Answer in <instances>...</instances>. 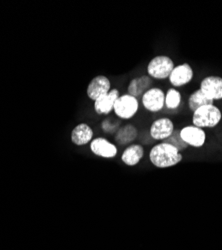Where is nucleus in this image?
I'll use <instances>...</instances> for the list:
<instances>
[{"label":"nucleus","instance_id":"1","mask_svg":"<svg viewBox=\"0 0 222 250\" xmlns=\"http://www.w3.org/2000/svg\"><path fill=\"white\" fill-rule=\"evenodd\" d=\"M183 159L176 148L165 142H160L151 148L149 160L157 168H169L180 163Z\"/></svg>","mask_w":222,"mask_h":250},{"label":"nucleus","instance_id":"2","mask_svg":"<svg viewBox=\"0 0 222 250\" xmlns=\"http://www.w3.org/2000/svg\"><path fill=\"white\" fill-rule=\"evenodd\" d=\"M222 119V113L218 107L213 105H206L193 112V125L199 128H213L219 124Z\"/></svg>","mask_w":222,"mask_h":250},{"label":"nucleus","instance_id":"3","mask_svg":"<svg viewBox=\"0 0 222 250\" xmlns=\"http://www.w3.org/2000/svg\"><path fill=\"white\" fill-rule=\"evenodd\" d=\"M175 65L173 60L166 55H158L153 57L147 65L148 76L154 79L169 78Z\"/></svg>","mask_w":222,"mask_h":250},{"label":"nucleus","instance_id":"4","mask_svg":"<svg viewBox=\"0 0 222 250\" xmlns=\"http://www.w3.org/2000/svg\"><path fill=\"white\" fill-rule=\"evenodd\" d=\"M139 108V103L137 98L129 95L123 94L119 96L114 104L113 111L115 112L116 116L120 119H131L135 116Z\"/></svg>","mask_w":222,"mask_h":250},{"label":"nucleus","instance_id":"5","mask_svg":"<svg viewBox=\"0 0 222 250\" xmlns=\"http://www.w3.org/2000/svg\"><path fill=\"white\" fill-rule=\"evenodd\" d=\"M143 107L150 112H158L162 110L165 104V93L162 89L152 87L141 97Z\"/></svg>","mask_w":222,"mask_h":250},{"label":"nucleus","instance_id":"6","mask_svg":"<svg viewBox=\"0 0 222 250\" xmlns=\"http://www.w3.org/2000/svg\"><path fill=\"white\" fill-rule=\"evenodd\" d=\"M180 135L188 146L194 148L202 147L206 141L205 131L202 128L194 126V125H188V126L180 129Z\"/></svg>","mask_w":222,"mask_h":250},{"label":"nucleus","instance_id":"7","mask_svg":"<svg viewBox=\"0 0 222 250\" xmlns=\"http://www.w3.org/2000/svg\"><path fill=\"white\" fill-rule=\"evenodd\" d=\"M174 131V124L167 117L155 120L150 126L149 135L153 140L163 141L168 138Z\"/></svg>","mask_w":222,"mask_h":250},{"label":"nucleus","instance_id":"8","mask_svg":"<svg viewBox=\"0 0 222 250\" xmlns=\"http://www.w3.org/2000/svg\"><path fill=\"white\" fill-rule=\"evenodd\" d=\"M90 150L94 155L106 159L114 158L118 152L116 145L103 137L92 139L90 142Z\"/></svg>","mask_w":222,"mask_h":250},{"label":"nucleus","instance_id":"9","mask_svg":"<svg viewBox=\"0 0 222 250\" xmlns=\"http://www.w3.org/2000/svg\"><path fill=\"white\" fill-rule=\"evenodd\" d=\"M111 90V82L110 80L104 75H98L95 76L87 86V96L95 101L99 97L103 96L104 94L108 93Z\"/></svg>","mask_w":222,"mask_h":250},{"label":"nucleus","instance_id":"10","mask_svg":"<svg viewBox=\"0 0 222 250\" xmlns=\"http://www.w3.org/2000/svg\"><path fill=\"white\" fill-rule=\"evenodd\" d=\"M200 90L213 101L222 99V77L216 75L205 77L200 83Z\"/></svg>","mask_w":222,"mask_h":250},{"label":"nucleus","instance_id":"11","mask_svg":"<svg viewBox=\"0 0 222 250\" xmlns=\"http://www.w3.org/2000/svg\"><path fill=\"white\" fill-rule=\"evenodd\" d=\"M193 76L194 72L191 65L188 63H182L174 67L168 79L174 87H182L188 84L193 79Z\"/></svg>","mask_w":222,"mask_h":250},{"label":"nucleus","instance_id":"12","mask_svg":"<svg viewBox=\"0 0 222 250\" xmlns=\"http://www.w3.org/2000/svg\"><path fill=\"white\" fill-rule=\"evenodd\" d=\"M119 91L116 88L111 89L108 93L99 97L94 101V111L99 115L109 114L113 108L116 100L119 98Z\"/></svg>","mask_w":222,"mask_h":250},{"label":"nucleus","instance_id":"13","mask_svg":"<svg viewBox=\"0 0 222 250\" xmlns=\"http://www.w3.org/2000/svg\"><path fill=\"white\" fill-rule=\"evenodd\" d=\"M152 78L148 75H141L139 77H135L129 82L127 87V94L135 98L142 97L145 92L152 88Z\"/></svg>","mask_w":222,"mask_h":250},{"label":"nucleus","instance_id":"14","mask_svg":"<svg viewBox=\"0 0 222 250\" xmlns=\"http://www.w3.org/2000/svg\"><path fill=\"white\" fill-rule=\"evenodd\" d=\"M71 142L77 146H83L92 141L93 130L86 123H79L71 131Z\"/></svg>","mask_w":222,"mask_h":250},{"label":"nucleus","instance_id":"15","mask_svg":"<svg viewBox=\"0 0 222 250\" xmlns=\"http://www.w3.org/2000/svg\"><path fill=\"white\" fill-rule=\"evenodd\" d=\"M144 157V148L142 145L140 144H131L124 149V151L121 154V160L122 162L133 167V166L137 165L141 159Z\"/></svg>","mask_w":222,"mask_h":250},{"label":"nucleus","instance_id":"16","mask_svg":"<svg viewBox=\"0 0 222 250\" xmlns=\"http://www.w3.org/2000/svg\"><path fill=\"white\" fill-rule=\"evenodd\" d=\"M137 128L132 124H127L122 127H120L116 131V133L114 134V139L119 145H121V146H124V145L130 144L132 141H134L137 138Z\"/></svg>","mask_w":222,"mask_h":250},{"label":"nucleus","instance_id":"17","mask_svg":"<svg viewBox=\"0 0 222 250\" xmlns=\"http://www.w3.org/2000/svg\"><path fill=\"white\" fill-rule=\"evenodd\" d=\"M213 104L214 101L208 98L200 89L195 90L188 98V107L192 112L206 105H213Z\"/></svg>","mask_w":222,"mask_h":250},{"label":"nucleus","instance_id":"18","mask_svg":"<svg viewBox=\"0 0 222 250\" xmlns=\"http://www.w3.org/2000/svg\"><path fill=\"white\" fill-rule=\"evenodd\" d=\"M162 142H165L167 144H170L171 146H173L174 148H176L180 153L183 152L184 150H186L189 146L183 141V139L181 138L180 135V129H174V131L172 132V134L166 138L165 140H163Z\"/></svg>","mask_w":222,"mask_h":250},{"label":"nucleus","instance_id":"19","mask_svg":"<svg viewBox=\"0 0 222 250\" xmlns=\"http://www.w3.org/2000/svg\"><path fill=\"white\" fill-rule=\"evenodd\" d=\"M181 104V94L175 88H170L165 94L164 106L167 109H176Z\"/></svg>","mask_w":222,"mask_h":250},{"label":"nucleus","instance_id":"20","mask_svg":"<svg viewBox=\"0 0 222 250\" xmlns=\"http://www.w3.org/2000/svg\"><path fill=\"white\" fill-rule=\"evenodd\" d=\"M120 120H116L114 118H106L101 122V128L106 133H116V131L120 128Z\"/></svg>","mask_w":222,"mask_h":250}]
</instances>
